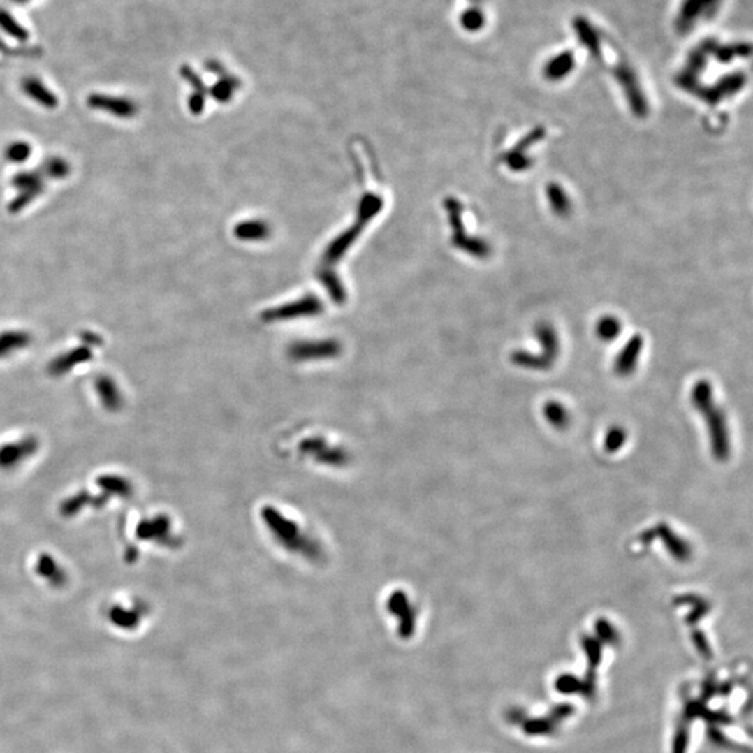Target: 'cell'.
<instances>
[{
  "mask_svg": "<svg viewBox=\"0 0 753 753\" xmlns=\"http://www.w3.org/2000/svg\"><path fill=\"white\" fill-rule=\"evenodd\" d=\"M694 402L705 414L708 423H710L713 451L719 459H723L729 455V438L724 416L716 409L710 395V386L706 382H701L694 392Z\"/></svg>",
  "mask_w": 753,
  "mask_h": 753,
  "instance_id": "obj_1",
  "label": "cell"
},
{
  "mask_svg": "<svg viewBox=\"0 0 753 753\" xmlns=\"http://www.w3.org/2000/svg\"><path fill=\"white\" fill-rule=\"evenodd\" d=\"M13 184L21 191L20 196L10 205V210L13 212L20 211L21 208H24V205L29 204L38 194H41L43 189L42 177L38 172H22L14 177Z\"/></svg>",
  "mask_w": 753,
  "mask_h": 753,
  "instance_id": "obj_2",
  "label": "cell"
},
{
  "mask_svg": "<svg viewBox=\"0 0 753 753\" xmlns=\"http://www.w3.org/2000/svg\"><path fill=\"white\" fill-rule=\"evenodd\" d=\"M88 105L94 109L109 112L119 117H131L137 112L134 102L123 98L103 96V95H91L88 98Z\"/></svg>",
  "mask_w": 753,
  "mask_h": 753,
  "instance_id": "obj_3",
  "label": "cell"
},
{
  "mask_svg": "<svg viewBox=\"0 0 753 753\" xmlns=\"http://www.w3.org/2000/svg\"><path fill=\"white\" fill-rule=\"evenodd\" d=\"M22 89L29 98L45 108H54L57 105L56 96L36 78H25L22 81Z\"/></svg>",
  "mask_w": 753,
  "mask_h": 753,
  "instance_id": "obj_4",
  "label": "cell"
},
{
  "mask_svg": "<svg viewBox=\"0 0 753 753\" xmlns=\"http://www.w3.org/2000/svg\"><path fill=\"white\" fill-rule=\"evenodd\" d=\"M0 27H1L8 35L17 38L18 41H25V39L28 38V35H29V34L27 32V29H25L22 25H20V24L13 18V15L8 14L7 11H4V10H0Z\"/></svg>",
  "mask_w": 753,
  "mask_h": 753,
  "instance_id": "obj_5",
  "label": "cell"
},
{
  "mask_svg": "<svg viewBox=\"0 0 753 753\" xmlns=\"http://www.w3.org/2000/svg\"><path fill=\"white\" fill-rule=\"evenodd\" d=\"M27 344V335L20 332H8L0 337V355H6L10 349L24 346Z\"/></svg>",
  "mask_w": 753,
  "mask_h": 753,
  "instance_id": "obj_6",
  "label": "cell"
},
{
  "mask_svg": "<svg viewBox=\"0 0 753 753\" xmlns=\"http://www.w3.org/2000/svg\"><path fill=\"white\" fill-rule=\"evenodd\" d=\"M546 416L550 423H553L557 427L564 425L568 421L566 410L557 402H550L546 406Z\"/></svg>",
  "mask_w": 753,
  "mask_h": 753,
  "instance_id": "obj_7",
  "label": "cell"
},
{
  "mask_svg": "<svg viewBox=\"0 0 753 753\" xmlns=\"http://www.w3.org/2000/svg\"><path fill=\"white\" fill-rule=\"evenodd\" d=\"M29 155H31V147L27 142H22V141L13 142L6 151L7 159L13 161L14 163H20V162L25 161Z\"/></svg>",
  "mask_w": 753,
  "mask_h": 753,
  "instance_id": "obj_8",
  "label": "cell"
},
{
  "mask_svg": "<svg viewBox=\"0 0 753 753\" xmlns=\"http://www.w3.org/2000/svg\"><path fill=\"white\" fill-rule=\"evenodd\" d=\"M110 618H112L113 624H116V625L120 627V628H126V629H131V628H134V627L138 624V617L134 615V614L130 613V611L115 610V611L110 614Z\"/></svg>",
  "mask_w": 753,
  "mask_h": 753,
  "instance_id": "obj_9",
  "label": "cell"
},
{
  "mask_svg": "<svg viewBox=\"0 0 753 753\" xmlns=\"http://www.w3.org/2000/svg\"><path fill=\"white\" fill-rule=\"evenodd\" d=\"M45 172L50 177L60 179V177H64V176L68 175L70 166H68V163L66 161L59 159V158H53V159H50V161H47L45 163Z\"/></svg>",
  "mask_w": 753,
  "mask_h": 753,
  "instance_id": "obj_10",
  "label": "cell"
},
{
  "mask_svg": "<svg viewBox=\"0 0 753 753\" xmlns=\"http://www.w3.org/2000/svg\"><path fill=\"white\" fill-rule=\"evenodd\" d=\"M624 439H625L624 431L621 428L620 430L614 428L613 431L608 432V435L606 438V448L610 449V451H615L624 444Z\"/></svg>",
  "mask_w": 753,
  "mask_h": 753,
  "instance_id": "obj_11",
  "label": "cell"
},
{
  "mask_svg": "<svg viewBox=\"0 0 753 753\" xmlns=\"http://www.w3.org/2000/svg\"><path fill=\"white\" fill-rule=\"evenodd\" d=\"M14 1H17V3H25V1H29V0H14Z\"/></svg>",
  "mask_w": 753,
  "mask_h": 753,
  "instance_id": "obj_12",
  "label": "cell"
}]
</instances>
